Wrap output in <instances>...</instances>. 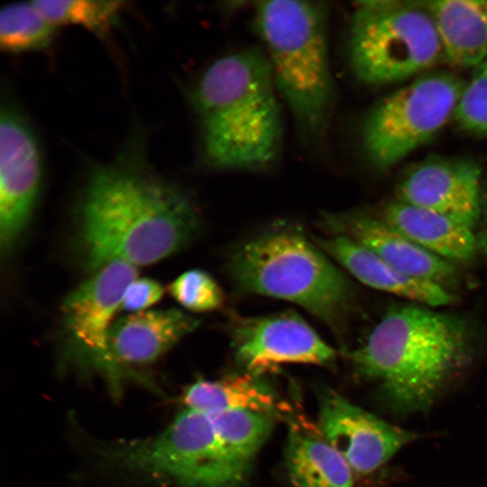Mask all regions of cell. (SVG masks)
Returning <instances> with one entry per match:
<instances>
[{"label": "cell", "instance_id": "1", "mask_svg": "<svg viewBox=\"0 0 487 487\" xmlns=\"http://www.w3.org/2000/svg\"><path fill=\"white\" fill-rule=\"evenodd\" d=\"M77 216L78 245L93 271L113 262L135 267L157 262L188 245L199 226L198 209L186 194L125 164L92 172Z\"/></svg>", "mask_w": 487, "mask_h": 487}, {"label": "cell", "instance_id": "2", "mask_svg": "<svg viewBox=\"0 0 487 487\" xmlns=\"http://www.w3.org/2000/svg\"><path fill=\"white\" fill-rule=\"evenodd\" d=\"M280 98L265 52L247 49L213 62L194 94L206 164L242 171L271 166L283 139Z\"/></svg>", "mask_w": 487, "mask_h": 487}, {"label": "cell", "instance_id": "3", "mask_svg": "<svg viewBox=\"0 0 487 487\" xmlns=\"http://www.w3.org/2000/svg\"><path fill=\"white\" fill-rule=\"evenodd\" d=\"M472 339L459 317L409 304L390 309L348 356L358 373L381 382L395 409L410 412L427 408L468 361Z\"/></svg>", "mask_w": 487, "mask_h": 487}, {"label": "cell", "instance_id": "4", "mask_svg": "<svg viewBox=\"0 0 487 487\" xmlns=\"http://www.w3.org/2000/svg\"><path fill=\"white\" fill-rule=\"evenodd\" d=\"M255 20L280 98L304 139L318 143L335 98L327 7L311 1L257 2Z\"/></svg>", "mask_w": 487, "mask_h": 487}, {"label": "cell", "instance_id": "5", "mask_svg": "<svg viewBox=\"0 0 487 487\" xmlns=\"http://www.w3.org/2000/svg\"><path fill=\"white\" fill-rule=\"evenodd\" d=\"M227 269L240 289L295 303L332 328L353 306L344 273L293 226L278 225L246 240L230 254Z\"/></svg>", "mask_w": 487, "mask_h": 487}, {"label": "cell", "instance_id": "6", "mask_svg": "<svg viewBox=\"0 0 487 487\" xmlns=\"http://www.w3.org/2000/svg\"><path fill=\"white\" fill-rule=\"evenodd\" d=\"M108 465L171 487H241L248 468L227 452L209 416L185 408L161 433L100 448Z\"/></svg>", "mask_w": 487, "mask_h": 487}, {"label": "cell", "instance_id": "7", "mask_svg": "<svg viewBox=\"0 0 487 487\" xmlns=\"http://www.w3.org/2000/svg\"><path fill=\"white\" fill-rule=\"evenodd\" d=\"M348 58L357 79L383 85L428 70L444 59V52L425 3L374 0L354 7Z\"/></svg>", "mask_w": 487, "mask_h": 487}, {"label": "cell", "instance_id": "8", "mask_svg": "<svg viewBox=\"0 0 487 487\" xmlns=\"http://www.w3.org/2000/svg\"><path fill=\"white\" fill-rule=\"evenodd\" d=\"M464 86L453 74L429 72L379 101L362 127L370 162L391 168L431 139L454 116Z\"/></svg>", "mask_w": 487, "mask_h": 487}, {"label": "cell", "instance_id": "9", "mask_svg": "<svg viewBox=\"0 0 487 487\" xmlns=\"http://www.w3.org/2000/svg\"><path fill=\"white\" fill-rule=\"evenodd\" d=\"M136 276L135 266L110 262L71 291L61 308L71 359L86 371L103 374L115 394L121 391L122 380L111 356L109 336L124 292Z\"/></svg>", "mask_w": 487, "mask_h": 487}, {"label": "cell", "instance_id": "10", "mask_svg": "<svg viewBox=\"0 0 487 487\" xmlns=\"http://www.w3.org/2000/svg\"><path fill=\"white\" fill-rule=\"evenodd\" d=\"M230 338L237 362L251 374L281 364H327L335 351L297 313L232 318Z\"/></svg>", "mask_w": 487, "mask_h": 487}, {"label": "cell", "instance_id": "11", "mask_svg": "<svg viewBox=\"0 0 487 487\" xmlns=\"http://www.w3.org/2000/svg\"><path fill=\"white\" fill-rule=\"evenodd\" d=\"M41 161L36 139L14 111L0 121V244L9 253L23 233L41 188Z\"/></svg>", "mask_w": 487, "mask_h": 487}, {"label": "cell", "instance_id": "12", "mask_svg": "<svg viewBox=\"0 0 487 487\" xmlns=\"http://www.w3.org/2000/svg\"><path fill=\"white\" fill-rule=\"evenodd\" d=\"M318 430L352 471L366 474L386 463L413 435L349 402L333 391L320 400Z\"/></svg>", "mask_w": 487, "mask_h": 487}, {"label": "cell", "instance_id": "13", "mask_svg": "<svg viewBox=\"0 0 487 487\" xmlns=\"http://www.w3.org/2000/svg\"><path fill=\"white\" fill-rule=\"evenodd\" d=\"M397 200L442 214L474 230L482 209L481 170L468 160H426L400 182Z\"/></svg>", "mask_w": 487, "mask_h": 487}, {"label": "cell", "instance_id": "14", "mask_svg": "<svg viewBox=\"0 0 487 487\" xmlns=\"http://www.w3.org/2000/svg\"><path fill=\"white\" fill-rule=\"evenodd\" d=\"M333 234L347 235L363 244L400 272L446 288L455 283V264L419 246L399 231L376 218L361 214L327 215Z\"/></svg>", "mask_w": 487, "mask_h": 487}, {"label": "cell", "instance_id": "15", "mask_svg": "<svg viewBox=\"0 0 487 487\" xmlns=\"http://www.w3.org/2000/svg\"><path fill=\"white\" fill-rule=\"evenodd\" d=\"M198 320L175 308L145 310L115 321L109 336L114 364L123 381L127 369L150 364L194 331Z\"/></svg>", "mask_w": 487, "mask_h": 487}, {"label": "cell", "instance_id": "16", "mask_svg": "<svg viewBox=\"0 0 487 487\" xmlns=\"http://www.w3.org/2000/svg\"><path fill=\"white\" fill-rule=\"evenodd\" d=\"M316 241L329 257L366 286L434 308L454 301V294L447 288L400 272L347 235L334 234L331 237Z\"/></svg>", "mask_w": 487, "mask_h": 487}, {"label": "cell", "instance_id": "17", "mask_svg": "<svg viewBox=\"0 0 487 487\" xmlns=\"http://www.w3.org/2000/svg\"><path fill=\"white\" fill-rule=\"evenodd\" d=\"M381 219L419 246L453 263L470 261L479 248L473 229L399 200L385 207Z\"/></svg>", "mask_w": 487, "mask_h": 487}, {"label": "cell", "instance_id": "18", "mask_svg": "<svg viewBox=\"0 0 487 487\" xmlns=\"http://www.w3.org/2000/svg\"><path fill=\"white\" fill-rule=\"evenodd\" d=\"M443 48L444 59L455 66L478 67L487 60V1L425 2Z\"/></svg>", "mask_w": 487, "mask_h": 487}, {"label": "cell", "instance_id": "19", "mask_svg": "<svg viewBox=\"0 0 487 487\" xmlns=\"http://www.w3.org/2000/svg\"><path fill=\"white\" fill-rule=\"evenodd\" d=\"M286 464L293 487H353V471L344 457L324 438L292 423Z\"/></svg>", "mask_w": 487, "mask_h": 487}, {"label": "cell", "instance_id": "20", "mask_svg": "<svg viewBox=\"0 0 487 487\" xmlns=\"http://www.w3.org/2000/svg\"><path fill=\"white\" fill-rule=\"evenodd\" d=\"M182 402L204 413L244 409L272 414L279 407L271 390L253 375L198 380L184 391Z\"/></svg>", "mask_w": 487, "mask_h": 487}, {"label": "cell", "instance_id": "21", "mask_svg": "<svg viewBox=\"0 0 487 487\" xmlns=\"http://www.w3.org/2000/svg\"><path fill=\"white\" fill-rule=\"evenodd\" d=\"M206 414L227 452L249 469L253 457L271 432L272 414L244 409Z\"/></svg>", "mask_w": 487, "mask_h": 487}, {"label": "cell", "instance_id": "22", "mask_svg": "<svg viewBox=\"0 0 487 487\" xmlns=\"http://www.w3.org/2000/svg\"><path fill=\"white\" fill-rule=\"evenodd\" d=\"M55 28L32 2L7 5L0 13L1 48L8 52L43 49L51 43Z\"/></svg>", "mask_w": 487, "mask_h": 487}, {"label": "cell", "instance_id": "23", "mask_svg": "<svg viewBox=\"0 0 487 487\" xmlns=\"http://www.w3.org/2000/svg\"><path fill=\"white\" fill-rule=\"evenodd\" d=\"M40 13L53 25H78L98 35H106L115 25L122 1H32Z\"/></svg>", "mask_w": 487, "mask_h": 487}, {"label": "cell", "instance_id": "24", "mask_svg": "<svg viewBox=\"0 0 487 487\" xmlns=\"http://www.w3.org/2000/svg\"><path fill=\"white\" fill-rule=\"evenodd\" d=\"M170 296L184 308L193 312H208L225 304V293L207 272L194 269L179 275L170 285Z\"/></svg>", "mask_w": 487, "mask_h": 487}, {"label": "cell", "instance_id": "25", "mask_svg": "<svg viewBox=\"0 0 487 487\" xmlns=\"http://www.w3.org/2000/svg\"><path fill=\"white\" fill-rule=\"evenodd\" d=\"M454 117L461 128L487 133V60L479 65L464 86Z\"/></svg>", "mask_w": 487, "mask_h": 487}, {"label": "cell", "instance_id": "26", "mask_svg": "<svg viewBox=\"0 0 487 487\" xmlns=\"http://www.w3.org/2000/svg\"><path fill=\"white\" fill-rule=\"evenodd\" d=\"M163 292L158 281L150 278H137L125 289L121 309L130 313L145 311L162 298Z\"/></svg>", "mask_w": 487, "mask_h": 487}, {"label": "cell", "instance_id": "27", "mask_svg": "<svg viewBox=\"0 0 487 487\" xmlns=\"http://www.w3.org/2000/svg\"><path fill=\"white\" fill-rule=\"evenodd\" d=\"M481 216H482V225L478 237V245L487 262V202L484 207V212Z\"/></svg>", "mask_w": 487, "mask_h": 487}]
</instances>
